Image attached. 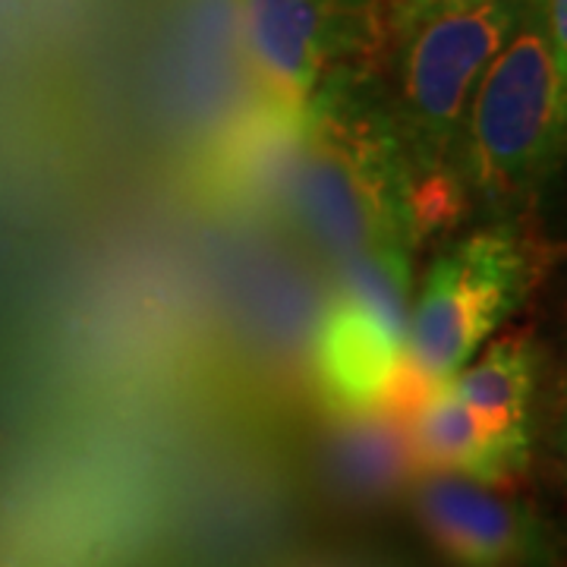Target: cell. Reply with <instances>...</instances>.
<instances>
[{"instance_id": "cell-1", "label": "cell", "mask_w": 567, "mask_h": 567, "mask_svg": "<svg viewBox=\"0 0 567 567\" xmlns=\"http://www.w3.org/2000/svg\"><path fill=\"white\" fill-rule=\"evenodd\" d=\"M284 218L331 262L360 252H416L420 221L404 145L375 63L324 76L303 107Z\"/></svg>"}, {"instance_id": "cell-8", "label": "cell", "mask_w": 567, "mask_h": 567, "mask_svg": "<svg viewBox=\"0 0 567 567\" xmlns=\"http://www.w3.org/2000/svg\"><path fill=\"white\" fill-rule=\"evenodd\" d=\"M303 133V111L265 102L227 130L205 171V189L230 208L284 215Z\"/></svg>"}, {"instance_id": "cell-10", "label": "cell", "mask_w": 567, "mask_h": 567, "mask_svg": "<svg viewBox=\"0 0 567 567\" xmlns=\"http://www.w3.org/2000/svg\"><path fill=\"white\" fill-rule=\"evenodd\" d=\"M406 442L413 464L439 473H457L483 486L502 488L527 473L483 420L451 391L439 385L425 391L406 413Z\"/></svg>"}, {"instance_id": "cell-5", "label": "cell", "mask_w": 567, "mask_h": 567, "mask_svg": "<svg viewBox=\"0 0 567 567\" xmlns=\"http://www.w3.org/2000/svg\"><path fill=\"white\" fill-rule=\"evenodd\" d=\"M237 29L265 102L303 111L331 70L375 61L385 13L382 0H237Z\"/></svg>"}, {"instance_id": "cell-9", "label": "cell", "mask_w": 567, "mask_h": 567, "mask_svg": "<svg viewBox=\"0 0 567 567\" xmlns=\"http://www.w3.org/2000/svg\"><path fill=\"white\" fill-rule=\"evenodd\" d=\"M480 350L483 357L451 375L447 385L520 464L529 466L533 416L543 391V353L529 331L488 338Z\"/></svg>"}, {"instance_id": "cell-6", "label": "cell", "mask_w": 567, "mask_h": 567, "mask_svg": "<svg viewBox=\"0 0 567 567\" xmlns=\"http://www.w3.org/2000/svg\"><path fill=\"white\" fill-rule=\"evenodd\" d=\"M416 517L457 567H551L546 524L527 505L457 473L429 470L413 488Z\"/></svg>"}, {"instance_id": "cell-7", "label": "cell", "mask_w": 567, "mask_h": 567, "mask_svg": "<svg viewBox=\"0 0 567 567\" xmlns=\"http://www.w3.org/2000/svg\"><path fill=\"white\" fill-rule=\"evenodd\" d=\"M404 316L334 290L316 344L324 401L344 416L404 410Z\"/></svg>"}, {"instance_id": "cell-4", "label": "cell", "mask_w": 567, "mask_h": 567, "mask_svg": "<svg viewBox=\"0 0 567 567\" xmlns=\"http://www.w3.org/2000/svg\"><path fill=\"white\" fill-rule=\"evenodd\" d=\"M546 256L517 221H492L445 244L410 303L404 406L457 375L495 331L520 312Z\"/></svg>"}, {"instance_id": "cell-3", "label": "cell", "mask_w": 567, "mask_h": 567, "mask_svg": "<svg viewBox=\"0 0 567 567\" xmlns=\"http://www.w3.org/2000/svg\"><path fill=\"white\" fill-rule=\"evenodd\" d=\"M567 54L548 35L546 0H527L470 99L457 177L470 208L511 221L539 196L565 152Z\"/></svg>"}, {"instance_id": "cell-2", "label": "cell", "mask_w": 567, "mask_h": 567, "mask_svg": "<svg viewBox=\"0 0 567 567\" xmlns=\"http://www.w3.org/2000/svg\"><path fill=\"white\" fill-rule=\"evenodd\" d=\"M527 0H480L385 35L375 73L404 145L420 240L447 234L470 212L457 155L470 99L511 39Z\"/></svg>"}, {"instance_id": "cell-11", "label": "cell", "mask_w": 567, "mask_h": 567, "mask_svg": "<svg viewBox=\"0 0 567 567\" xmlns=\"http://www.w3.org/2000/svg\"><path fill=\"white\" fill-rule=\"evenodd\" d=\"M470 3H480V0H382V13H385V35H394L406 25H416V22L429 20V17H439L447 10H461Z\"/></svg>"}]
</instances>
